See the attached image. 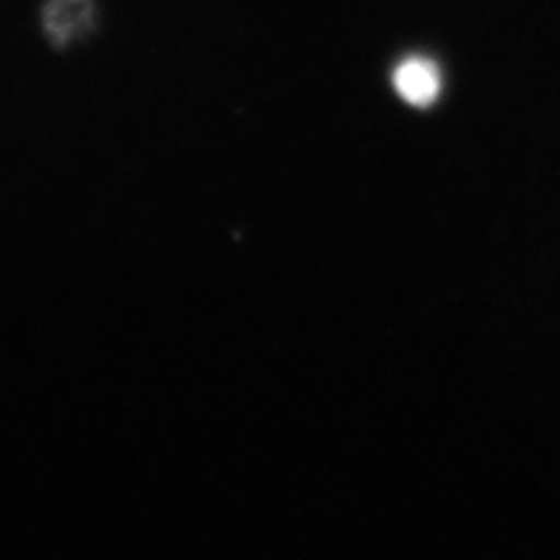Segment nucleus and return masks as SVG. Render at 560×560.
Instances as JSON below:
<instances>
[{"mask_svg":"<svg viewBox=\"0 0 560 560\" xmlns=\"http://www.w3.org/2000/svg\"><path fill=\"white\" fill-rule=\"evenodd\" d=\"M91 19H94V0H50L45 9L47 32L60 45L79 37Z\"/></svg>","mask_w":560,"mask_h":560,"instance_id":"nucleus-2","label":"nucleus"},{"mask_svg":"<svg viewBox=\"0 0 560 560\" xmlns=\"http://www.w3.org/2000/svg\"><path fill=\"white\" fill-rule=\"evenodd\" d=\"M392 81H395V91L400 94V100L412 104V107H429V104L439 100L441 73L425 58L402 60L395 75H392Z\"/></svg>","mask_w":560,"mask_h":560,"instance_id":"nucleus-1","label":"nucleus"}]
</instances>
